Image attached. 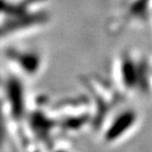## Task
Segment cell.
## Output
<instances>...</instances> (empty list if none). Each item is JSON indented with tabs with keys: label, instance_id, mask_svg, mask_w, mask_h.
Wrapping results in <instances>:
<instances>
[{
	"label": "cell",
	"instance_id": "6da1fadb",
	"mask_svg": "<svg viewBox=\"0 0 152 152\" xmlns=\"http://www.w3.org/2000/svg\"><path fill=\"white\" fill-rule=\"evenodd\" d=\"M11 60L19 68V70L28 75L36 74L41 66V57L34 50H16L10 52Z\"/></svg>",
	"mask_w": 152,
	"mask_h": 152
}]
</instances>
